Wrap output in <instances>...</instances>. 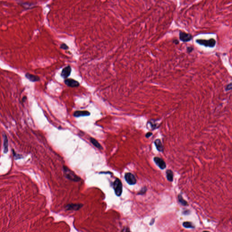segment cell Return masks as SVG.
<instances>
[{"label": "cell", "mask_w": 232, "mask_h": 232, "mask_svg": "<svg viewBox=\"0 0 232 232\" xmlns=\"http://www.w3.org/2000/svg\"><path fill=\"white\" fill-rule=\"evenodd\" d=\"M83 206L82 204H70L67 205L65 209L68 211H77Z\"/></svg>", "instance_id": "7"}, {"label": "cell", "mask_w": 232, "mask_h": 232, "mask_svg": "<svg viewBox=\"0 0 232 232\" xmlns=\"http://www.w3.org/2000/svg\"><path fill=\"white\" fill-rule=\"evenodd\" d=\"M25 78L28 79L29 81L32 82L40 81V78L38 76H36L33 74H30V73H27L25 74Z\"/></svg>", "instance_id": "10"}, {"label": "cell", "mask_w": 232, "mask_h": 232, "mask_svg": "<svg viewBox=\"0 0 232 232\" xmlns=\"http://www.w3.org/2000/svg\"><path fill=\"white\" fill-rule=\"evenodd\" d=\"M64 83L65 84L67 85L68 86L74 88V87H77L79 86V82L74 79H67L64 80Z\"/></svg>", "instance_id": "8"}, {"label": "cell", "mask_w": 232, "mask_h": 232, "mask_svg": "<svg viewBox=\"0 0 232 232\" xmlns=\"http://www.w3.org/2000/svg\"><path fill=\"white\" fill-rule=\"evenodd\" d=\"M166 176L167 180L170 182H172L174 177V173L172 170H167L166 171Z\"/></svg>", "instance_id": "13"}, {"label": "cell", "mask_w": 232, "mask_h": 232, "mask_svg": "<svg viewBox=\"0 0 232 232\" xmlns=\"http://www.w3.org/2000/svg\"><path fill=\"white\" fill-rule=\"evenodd\" d=\"M173 43L175 44V45H178L179 44V40H173Z\"/></svg>", "instance_id": "26"}, {"label": "cell", "mask_w": 232, "mask_h": 232, "mask_svg": "<svg viewBox=\"0 0 232 232\" xmlns=\"http://www.w3.org/2000/svg\"><path fill=\"white\" fill-rule=\"evenodd\" d=\"M183 226L185 228H191V229H194L195 226L192 223L190 222H184L183 223Z\"/></svg>", "instance_id": "18"}, {"label": "cell", "mask_w": 232, "mask_h": 232, "mask_svg": "<svg viewBox=\"0 0 232 232\" xmlns=\"http://www.w3.org/2000/svg\"><path fill=\"white\" fill-rule=\"evenodd\" d=\"M13 155L14 158L15 160H18V159H21L22 157V156L20 155V154H18L13 150Z\"/></svg>", "instance_id": "19"}, {"label": "cell", "mask_w": 232, "mask_h": 232, "mask_svg": "<svg viewBox=\"0 0 232 232\" xmlns=\"http://www.w3.org/2000/svg\"><path fill=\"white\" fill-rule=\"evenodd\" d=\"M63 171L64 173V176L66 178L69 179V180H72L75 182H78L80 180V178L73 172L72 170L69 169L67 166H63Z\"/></svg>", "instance_id": "1"}, {"label": "cell", "mask_w": 232, "mask_h": 232, "mask_svg": "<svg viewBox=\"0 0 232 232\" xmlns=\"http://www.w3.org/2000/svg\"><path fill=\"white\" fill-rule=\"evenodd\" d=\"M60 48L61 49H64V50H66V49H69V47L65 44H61V45H60Z\"/></svg>", "instance_id": "21"}, {"label": "cell", "mask_w": 232, "mask_h": 232, "mask_svg": "<svg viewBox=\"0 0 232 232\" xmlns=\"http://www.w3.org/2000/svg\"><path fill=\"white\" fill-rule=\"evenodd\" d=\"M90 114L89 112L87 111H77L74 112V116L75 117L84 116H89Z\"/></svg>", "instance_id": "12"}, {"label": "cell", "mask_w": 232, "mask_h": 232, "mask_svg": "<svg viewBox=\"0 0 232 232\" xmlns=\"http://www.w3.org/2000/svg\"><path fill=\"white\" fill-rule=\"evenodd\" d=\"M148 123L150 125L151 127V128L154 130L155 129L158 128L159 127V126L156 123L155 121H153V120H151V121H149L148 122Z\"/></svg>", "instance_id": "16"}, {"label": "cell", "mask_w": 232, "mask_h": 232, "mask_svg": "<svg viewBox=\"0 0 232 232\" xmlns=\"http://www.w3.org/2000/svg\"><path fill=\"white\" fill-rule=\"evenodd\" d=\"M90 141L92 143V144L94 146H95L97 148H98L99 149H103V147H102L101 145L95 139L93 138H90Z\"/></svg>", "instance_id": "15"}, {"label": "cell", "mask_w": 232, "mask_h": 232, "mask_svg": "<svg viewBox=\"0 0 232 232\" xmlns=\"http://www.w3.org/2000/svg\"><path fill=\"white\" fill-rule=\"evenodd\" d=\"M125 179L126 182L130 185H135L136 183V179L133 174L131 173H126L125 175Z\"/></svg>", "instance_id": "4"}, {"label": "cell", "mask_w": 232, "mask_h": 232, "mask_svg": "<svg viewBox=\"0 0 232 232\" xmlns=\"http://www.w3.org/2000/svg\"><path fill=\"white\" fill-rule=\"evenodd\" d=\"M203 232H210L209 231H203Z\"/></svg>", "instance_id": "29"}, {"label": "cell", "mask_w": 232, "mask_h": 232, "mask_svg": "<svg viewBox=\"0 0 232 232\" xmlns=\"http://www.w3.org/2000/svg\"><path fill=\"white\" fill-rule=\"evenodd\" d=\"M152 132H148L147 133H146V135H145V136H146V138H149V137H150L152 135Z\"/></svg>", "instance_id": "24"}, {"label": "cell", "mask_w": 232, "mask_h": 232, "mask_svg": "<svg viewBox=\"0 0 232 232\" xmlns=\"http://www.w3.org/2000/svg\"><path fill=\"white\" fill-rule=\"evenodd\" d=\"M154 144L156 146V148L157 151L162 152L164 151V147L161 141L159 139H157L154 141Z\"/></svg>", "instance_id": "11"}, {"label": "cell", "mask_w": 232, "mask_h": 232, "mask_svg": "<svg viewBox=\"0 0 232 232\" xmlns=\"http://www.w3.org/2000/svg\"><path fill=\"white\" fill-rule=\"evenodd\" d=\"M231 89H232V83H230V84H228L227 85L226 87L225 90L226 91H229Z\"/></svg>", "instance_id": "22"}, {"label": "cell", "mask_w": 232, "mask_h": 232, "mask_svg": "<svg viewBox=\"0 0 232 232\" xmlns=\"http://www.w3.org/2000/svg\"><path fill=\"white\" fill-rule=\"evenodd\" d=\"M113 187L116 195L120 196L122 192V185L121 180L116 179L114 182Z\"/></svg>", "instance_id": "2"}, {"label": "cell", "mask_w": 232, "mask_h": 232, "mask_svg": "<svg viewBox=\"0 0 232 232\" xmlns=\"http://www.w3.org/2000/svg\"><path fill=\"white\" fill-rule=\"evenodd\" d=\"M121 232H131L130 231V230L128 228L125 227L124 228L123 230H122Z\"/></svg>", "instance_id": "25"}, {"label": "cell", "mask_w": 232, "mask_h": 232, "mask_svg": "<svg viewBox=\"0 0 232 232\" xmlns=\"http://www.w3.org/2000/svg\"><path fill=\"white\" fill-rule=\"evenodd\" d=\"M178 201L180 203L181 205H182L183 206H186V205H188L187 202L183 199V197L181 195L179 194L178 195Z\"/></svg>", "instance_id": "17"}, {"label": "cell", "mask_w": 232, "mask_h": 232, "mask_svg": "<svg viewBox=\"0 0 232 232\" xmlns=\"http://www.w3.org/2000/svg\"><path fill=\"white\" fill-rule=\"evenodd\" d=\"M196 42L198 44L205 46V47H214L216 44V41L214 39H210L209 40H202L198 39Z\"/></svg>", "instance_id": "3"}, {"label": "cell", "mask_w": 232, "mask_h": 232, "mask_svg": "<svg viewBox=\"0 0 232 232\" xmlns=\"http://www.w3.org/2000/svg\"><path fill=\"white\" fill-rule=\"evenodd\" d=\"M155 222V219H152L151 220V222L150 223V225H152L154 224V223Z\"/></svg>", "instance_id": "28"}, {"label": "cell", "mask_w": 232, "mask_h": 232, "mask_svg": "<svg viewBox=\"0 0 232 232\" xmlns=\"http://www.w3.org/2000/svg\"><path fill=\"white\" fill-rule=\"evenodd\" d=\"M192 35L189 33H187L183 31H180L179 33L180 40L184 42L190 41L192 39Z\"/></svg>", "instance_id": "5"}, {"label": "cell", "mask_w": 232, "mask_h": 232, "mask_svg": "<svg viewBox=\"0 0 232 232\" xmlns=\"http://www.w3.org/2000/svg\"><path fill=\"white\" fill-rule=\"evenodd\" d=\"M153 160L155 163H156V165H157L161 170H164L166 167V163L162 158L156 156L154 157Z\"/></svg>", "instance_id": "6"}, {"label": "cell", "mask_w": 232, "mask_h": 232, "mask_svg": "<svg viewBox=\"0 0 232 232\" xmlns=\"http://www.w3.org/2000/svg\"><path fill=\"white\" fill-rule=\"evenodd\" d=\"M146 191H147V188L146 187H144L142 188L140 191L138 193V195H144L146 193Z\"/></svg>", "instance_id": "20"}, {"label": "cell", "mask_w": 232, "mask_h": 232, "mask_svg": "<svg viewBox=\"0 0 232 232\" xmlns=\"http://www.w3.org/2000/svg\"><path fill=\"white\" fill-rule=\"evenodd\" d=\"M194 50V48L192 46H189L187 48V51L188 53H190L192 52Z\"/></svg>", "instance_id": "23"}, {"label": "cell", "mask_w": 232, "mask_h": 232, "mask_svg": "<svg viewBox=\"0 0 232 232\" xmlns=\"http://www.w3.org/2000/svg\"><path fill=\"white\" fill-rule=\"evenodd\" d=\"M71 72V68L70 66H68L63 69L61 74V76L63 78L66 79L70 75Z\"/></svg>", "instance_id": "9"}, {"label": "cell", "mask_w": 232, "mask_h": 232, "mask_svg": "<svg viewBox=\"0 0 232 232\" xmlns=\"http://www.w3.org/2000/svg\"><path fill=\"white\" fill-rule=\"evenodd\" d=\"M4 153L6 154L8 151V140L6 135L4 136Z\"/></svg>", "instance_id": "14"}, {"label": "cell", "mask_w": 232, "mask_h": 232, "mask_svg": "<svg viewBox=\"0 0 232 232\" xmlns=\"http://www.w3.org/2000/svg\"><path fill=\"white\" fill-rule=\"evenodd\" d=\"M189 210H186L184 211V212H183V213L184 215H189Z\"/></svg>", "instance_id": "27"}]
</instances>
